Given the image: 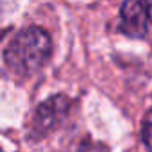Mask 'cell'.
<instances>
[{"mask_svg": "<svg viewBox=\"0 0 152 152\" xmlns=\"http://www.w3.org/2000/svg\"><path fill=\"white\" fill-rule=\"evenodd\" d=\"M52 54V39L41 27L31 25L20 29L4 48V63L18 77L38 72Z\"/></svg>", "mask_w": 152, "mask_h": 152, "instance_id": "1", "label": "cell"}, {"mask_svg": "<svg viewBox=\"0 0 152 152\" xmlns=\"http://www.w3.org/2000/svg\"><path fill=\"white\" fill-rule=\"evenodd\" d=\"M68 109H70V100L63 95L50 97L48 100L39 104L36 107L32 122H31V136L39 138V136H45L47 132H50L68 115Z\"/></svg>", "mask_w": 152, "mask_h": 152, "instance_id": "2", "label": "cell"}, {"mask_svg": "<svg viewBox=\"0 0 152 152\" xmlns=\"http://www.w3.org/2000/svg\"><path fill=\"white\" fill-rule=\"evenodd\" d=\"M147 22H150V20H148L145 4L136 2V0H129V2L122 4L120 23H118L120 32H124L131 38H143L147 34Z\"/></svg>", "mask_w": 152, "mask_h": 152, "instance_id": "3", "label": "cell"}, {"mask_svg": "<svg viewBox=\"0 0 152 152\" xmlns=\"http://www.w3.org/2000/svg\"><path fill=\"white\" fill-rule=\"evenodd\" d=\"M141 138L145 147L148 148V152H152V122H147L141 129Z\"/></svg>", "mask_w": 152, "mask_h": 152, "instance_id": "4", "label": "cell"}, {"mask_svg": "<svg viewBox=\"0 0 152 152\" xmlns=\"http://www.w3.org/2000/svg\"><path fill=\"white\" fill-rule=\"evenodd\" d=\"M72 152H107V150L99 143H83L79 148H75Z\"/></svg>", "mask_w": 152, "mask_h": 152, "instance_id": "5", "label": "cell"}, {"mask_svg": "<svg viewBox=\"0 0 152 152\" xmlns=\"http://www.w3.org/2000/svg\"><path fill=\"white\" fill-rule=\"evenodd\" d=\"M145 7H147V13H148V20L152 22V2H145Z\"/></svg>", "mask_w": 152, "mask_h": 152, "instance_id": "6", "label": "cell"}]
</instances>
